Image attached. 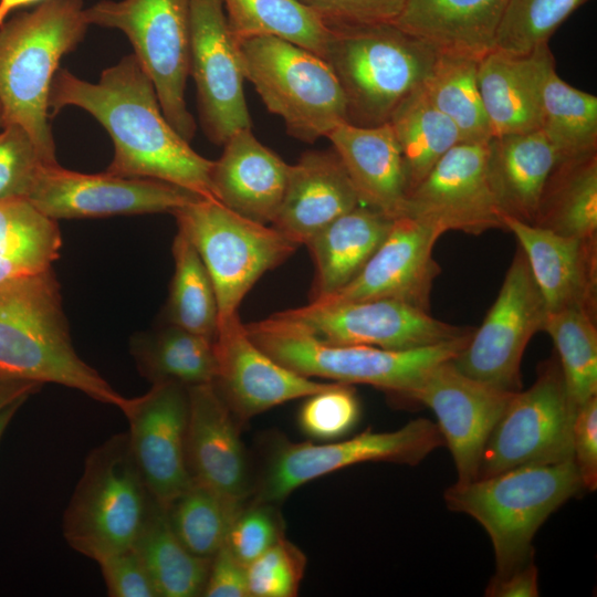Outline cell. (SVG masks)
I'll use <instances>...</instances> for the list:
<instances>
[{"mask_svg": "<svg viewBox=\"0 0 597 597\" xmlns=\"http://www.w3.org/2000/svg\"><path fill=\"white\" fill-rule=\"evenodd\" d=\"M67 106L91 114L111 136L114 156L106 172L157 179L214 198L213 160L195 151L167 121L155 86L134 53L105 69L95 83L59 69L49 93L50 117Z\"/></svg>", "mask_w": 597, "mask_h": 597, "instance_id": "1", "label": "cell"}, {"mask_svg": "<svg viewBox=\"0 0 597 597\" xmlns=\"http://www.w3.org/2000/svg\"><path fill=\"white\" fill-rule=\"evenodd\" d=\"M0 375L62 385L121 411L128 399L75 352L52 269L0 286Z\"/></svg>", "mask_w": 597, "mask_h": 597, "instance_id": "2", "label": "cell"}, {"mask_svg": "<svg viewBox=\"0 0 597 597\" xmlns=\"http://www.w3.org/2000/svg\"><path fill=\"white\" fill-rule=\"evenodd\" d=\"M84 9L82 0H43L0 25L3 126L24 128L50 164H57L50 87L61 59L77 48L90 27Z\"/></svg>", "mask_w": 597, "mask_h": 597, "instance_id": "3", "label": "cell"}, {"mask_svg": "<svg viewBox=\"0 0 597 597\" xmlns=\"http://www.w3.org/2000/svg\"><path fill=\"white\" fill-rule=\"evenodd\" d=\"M583 489L574 460L527 464L454 483L444 492L447 506L470 515L491 538L496 573L503 575L532 559L540 526Z\"/></svg>", "mask_w": 597, "mask_h": 597, "instance_id": "4", "label": "cell"}, {"mask_svg": "<svg viewBox=\"0 0 597 597\" xmlns=\"http://www.w3.org/2000/svg\"><path fill=\"white\" fill-rule=\"evenodd\" d=\"M324 60L342 87L347 123L375 127L418 91L438 53L394 23L329 28Z\"/></svg>", "mask_w": 597, "mask_h": 597, "instance_id": "5", "label": "cell"}, {"mask_svg": "<svg viewBox=\"0 0 597 597\" xmlns=\"http://www.w3.org/2000/svg\"><path fill=\"white\" fill-rule=\"evenodd\" d=\"M244 327L262 350L303 376L366 384L406 399L432 368L453 359L473 334L439 345L392 350L325 344L274 314Z\"/></svg>", "mask_w": 597, "mask_h": 597, "instance_id": "6", "label": "cell"}, {"mask_svg": "<svg viewBox=\"0 0 597 597\" xmlns=\"http://www.w3.org/2000/svg\"><path fill=\"white\" fill-rule=\"evenodd\" d=\"M153 503L127 434L116 433L85 458L63 515V536L74 551L97 563L134 546Z\"/></svg>", "mask_w": 597, "mask_h": 597, "instance_id": "7", "label": "cell"}, {"mask_svg": "<svg viewBox=\"0 0 597 597\" xmlns=\"http://www.w3.org/2000/svg\"><path fill=\"white\" fill-rule=\"evenodd\" d=\"M238 43L244 78L291 137L313 144L347 123L345 97L329 64L292 42L252 36Z\"/></svg>", "mask_w": 597, "mask_h": 597, "instance_id": "8", "label": "cell"}, {"mask_svg": "<svg viewBox=\"0 0 597 597\" xmlns=\"http://www.w3.org/2000/svg\"><path fill=\"white\" fill-rule=\"evenodd\" d=\"M171 213L211 277L219 320L238 314L258 280L298 248L272 224L248 219L214 198H200Z\"/></svg>", "mask_w": 597, "mask_h": 597, "instance_id": "9", "label": "cell"}, {"mask_svg": "<svg viewBox=\"0 0 597 597\" xmlns=\"http://www.w3.org/2000/svg\"><path fill=\"white\" fill-rule=\"evenodd\" d=\"M191 0H101L84 9L88 25L122 31L150 77L161 111L190 143L197 124L185 92L190 64Z\"/></svg>", "mask_w": 597, "mask_h": 597, "instance_id": "10", "label": "cell"}, {"mask_svg": "<svg viewBox=\"0 0 597 597\" xmlns=\"http://www.w3.org/2000/svg\"><path fill=\"white\" fill-rule=\"evenodd\" d=\"M575 413L559 365L546 362L535 383L509 400L484 447L476 479L521 465L573 460Z\"/></svg>", "mask_w": 597, "mask_h": 597, "instance_id": "11", "label": "cell"}, {"mask_svg": "<svg viewBox=\"0 0 597 597\" xmlns=\"http://www.w3.org/2000/svg\"><path fill=\"white\" fill-rule=\"evenodd\" d=\"M444 443L437 423L415 419L395 431L367 430L338 442L280 440L270 454L259 502H277L303 484L346 467L371 461L416 465Z\"/></svg>", "mask_w": 597, "mask_h": 597, "instance_id": "12", "label": "cell"}, {"mask_svg": "<svg viewBox=\"0 0 597 597\" xmlns=\"http://www.w3.org/2000/svg\"><path fill=\"white\" fill-rule=\"evenodd\" d=\"M331 345H367L392 350L428 347L473 333L409 303L389 300L310 302L274 314Z\"/></svg>", "mask_w": 597, "mask_h": 597, "instance_id": "13", "label": "cell"}, {"mask_svg": "<svg viewBox=\"0 0 597 597\" xmlns=\"http://www.w3.org/2000/svg\"><path fill=\"white\" fill-rule=\"evenodd\" d=\"M546 316L545 302L519 247L484 321L451 362L473 379L520 391L524 350L533 335L543 331Z\"/></svg>", "mask_w": 597, "mask_h": 597, "instance_id": "14", "label": "cell"}, {"mask_svg": "<svg viewBox=\"0 0 597 597\" xmlns=\"http://www.w3.org/2000/svg\"><path fill=\"white\" fill-rule=\"evenodd\" d=\"M189 75L201 128L212 144L222 146L235 132L251 128L240 52L222 0H191Z\"/></svg>", "mask_w": 597, "mask_h": 597, "instance_id": "15", "label": "cell"}, {"mask_svg": "<svg viewBox=\"0 0 597 597\" xmlns=\"http://www.w3.org/2000/svg\"><path fill=\"white\" fill-rule=\"evenodd\" d=\"M203 198L184 187L150 178L83 174L45 165L28 196L54 220L172 212Z\"/></svg>", "mask_w": 597, "mask_h": 597, "instance_id": "16", "label": "cell"}, {"mask_svg": "<svg viewBox=\"0 0 597 597\" xmlns=\"http://www.w3.org/2000/svg\"><path fill=\"white\" fill-rule=\"evenodd\" d=\"M128 421L132 457L154 500L165 509L191 483L187 462L188 387L151 384L128 398L122 410Z\"/></svg>", "mask_w": 597, "mask_h": 597, "instance_id": "17", "label": "cell"}, {"mask_svg": "<svg viewBox=\"0 0 597 597\" xmlns=\"http://www.w3.org/2000/svg\"><path fill=\"white\" fill-rule=\"evenodd\" d=\"M401 216L427 221L443 232L481 234L503 228L488 174L486 143H459L407 196Z\"/></svg>", "mask_w": 597, "mask_h": 597, "instance_id": "18", "label": "cell"}, {"mask_svg": "<svg viewBox=\"0 0 597 597\" xmlns=\"http://www.w3.org/2000/svg\"><path fill=\"white\" fill-rule=\"evenodd\" d=\"M451 360L432 368L409 400L427 406L437 416L454 460L455 483L464 484L476 479L484 447L514 392L462 374Z\"/></svg>", "mask_w": 597, "mask_h": 597, "instance_id": "19", "label": "cell"}, {"mask_svg": "<svg viewBox=\"0 0 597 597\" xmlns=\"http://www.w3.org/2000/svg\"><path fill=\"white\" fill-rule=\"evenodd\" d=\"M213 345V385L234 417L242 420L332 384L316 381L273 359L252 341L239 314L219 320Z\"/></svg>", "mask_w": 597, "mask_h": 597, "instance_id": "20", "label": "cell"}, {"mask_svg": "<svg viewBox=\"0 0 597 597\" xmlns=\"http://www.w3.org/2000/svg\"><path fill=\"white\" fill-rule=\"evenodd\" d=\"M443 233L417 218H395L387 237L359 274L335 294L315 302L389 298L429 312L433 282L441 273L433 248Z\"/></svg>", "mask_w": 597, "mask_h": 597, "instance_id": "21", "label": "cell"}, {"mask_svg": "<svg viewBox=\"0 0 597 597\" xmlns=\"http://www.w3.org/2000/svg\"><path fill=\"white\" fill-rule=\"evenodd\" d=\"M187 462L191 479L244 501L247 457L234 415L213 383L188 387Z\"/></svg>", "mask_w": 597, "mask_h": 597, "instance_id": "22", "label": "cell"}, {"mask_svg": "<svg viewBox=\"0 0 597 597\" xmlns=\"http://www.w3.org/2000/svg\"><path fill=\"white\" fill-rule=\"evenodd\" d=\"M517 239L547 312L580 307L596 314V239L557 234L503 216Z\"/></svg>", "mask_w": 597, "mask_h": 597, "instance_id": "23", "label": "cell"}, {"mask_svg": "<svg viewBox=\"0 0 597 597\" xmlns=\"http://www.w3.org/2000/svg\"><path fill=\"white\" fill-rule=\"evenodd\" d=\"M212 161L213 197L232 211L272 224L286 189L290 165L253 135L251 128L235 132Z\"/></svg>", "mask_w": 597, "mask_h": 597, "instance_id": "24", "label": "cell"}, {"mask_svg": "<svg viewBox=\"0 0 597 597\" xmlns=\"http://www.w3.org/2000/svg\"><path fill=\"white\" fill-rule=\"evenodd\" d=\"M362 205L333 148L304 151L290 165L285 193L272 223L298 247L342 214Z\"/></svg>", "mask_w": 597, "mask_h": 597, "instance_id": "25", "label": "cell"}, {"mask_svg": "<svg viewBox=\"0 0 597 597\" xmlns=\"http://www.w3.org/2000/svg\"><path fill=\"white\" fill-rule=\"evenodd\" d=\"M327 138L362 205L395 219L404 212L407 187L402 158L389 123L359 127L343 123Z\"/></svg>", "mask_w": 597, "mask_h": 597, "instance_id": "26", "label": "cell"}, {"mask_svg": "<svg viewBox=\"0 0 597 597\" xmlns=\"http://www.w3.org/2000/svg\"><path fill=\"white\" fill-rule=\"evenodd\" d=\"M507 0H408L394 24L438 54L482 59L494 49Z\"/></svg>", "mask_w": 597, "mask_h": 597, "instance_id": "27", "label": "cell"}, {"mask_svg": "<svg viewBox=\"0 0 597 597\" xmlns=\"http://www.w3.org/2000/svg\"><path fill=\"white\" fill-rule=\"evenodd\" d=\"M548 44L526 55L493 49L478 61L476 81L491 136L540 129V81Z\"/></svg>", "mask_w": 597, "mask_h": 597, "instance_id": "28", "label": "cell"}, {"mask_svg": "<svg viewBox=\"0 0 597 597\" xmlns=\"http://www.w3.org/2000/svg\"><path fill=\"white\" fill-rule=\"evenodd\" d=\"M392 221L384 212L359 205L314 234L305 243L315 266L310 302L324 300L353 281L383 243Z\"/></svg>", "mask_w": 597, "mask_h": 597, "instance_id": "29", "label": "cell"}, {"mask_svg": "<svg viewBox=\"0 0 597 597\" xmlns=\"http://www.w3.org/2000/svg\"><path fill=\"white\" fill-rule=\"evenodd\" d=\"M488 174L503 216L533 224L558 156L541 129L491 136Z\"/></svg>", "mask_w": 597, "mask_h": 597, "instance_id": "30", "label": "cell"}, {"mask_svg": "<svg viewBox=\"0 0 597 597\" xmlns=\"http://www.w3.org/2000/svg\"><path fill=\"white\" fill-rule=\"evenodd\" d=\"M533 224L565 237L596 239L597 151L555 165Z\"/></svg>", "mask_w": 597, "mask_h": 597, "instance_id": "31", "label": "cell"}, {"mask_svg": "<svg viewBox=\"0 0 597 597\" xmlns=\"http://www.w3.org/2000/svg\"><path fill=\"white\" fill-rule=\"evenodd\" d=\"M130 353L138 371L151 384L172 381L190 387L213 383L216 377L213 339L170 323L136 336Z\"/></svg>", "mask_w": 597, "mask_h": 597, "instance_id": "32", "label": "cell"}, {"mask_svg": "<svg viewBox=\"0 0 597 597\" xmlns=\"http://www.w3.org/2000/svg\"><path fill=\"white\" fill-rule=\"evenodd\" d=\"M540 113V129L559 160L597 151V96L563 81L553 54L541 74Z\"/></svg>", "mask_w": 597, "mask_h": 597, "instance_id": "33", "label": "cell"}, {"mask_svg": "<svg viewBox=\"0 0 597 597\" xmlns=\"http://www.w3.org/2000/svg\"><path fill=\"white\" fill-rule=\"evenodd\" d=\"M158 597L202 596L211 558L191 553L174 532L167 511L155 500L133 546Z\"/></svg>", "mask_w": 597, "mask_h": 597, "instance_id": "34", "label": "cell"}, {"mask_svg": "<svg viewBox=\"0 0 597 597\" xmlns=\"http://www.w3.org/2000/svg\"><path fill=\"white\" fill-rule=\"evenodd\" d=\"M388 123L400 149L407 193L448 150L463 142L453 122L429 102L421 87L399 105Z\"/></svg>", "mask_w": 597, "mask_h": 597, "instance_id": "35", "label": "cell"}, {"mask_svg": "<svg viewBox=\"0 0 597 597\" xmlns=\"http://www.w3.org/2000/svg\"><path fill=\"white\" fill-rule=\"evenodd\" d=\"M222 3L235 42L270 35L324 59L331 30L313 9L300 0H222Z\"/></svg>", "mask_w": 597, "mask_h": 597, "instance_id": "36", "label": "cell"}, {"mask_svg": "<svg viewBox=\"0 0 597 597\" xmlns=\"http://www.w3.org/2000/svg\"><path fill=\"white\" fill-rule=\"evenodd\" d=\"M476 70L478 60L438 54L421 86L429 102L453 122L465 143H486L491 137Z\"/></svg>", "mask_w": 597, "mask_h": 597, "instance_id": "37", "label": "cell"}, {"mask_svg": "<svg viewBox=\"0 0 597 597\" xmlns=\"http://www.w3.org/2000/svg\"><path fill=\"white\" fill-rule=\"evenodd\" d=\"M243 502L192 480L166 511L181 543L191 553L211 558L226 544Z\"/></svg>", "mask_w": 597, "mask_h": 597, "instance_id": "38", "label": "cell"}, {"mask_svg": "<svg viewBox=\"0 0 597 597\" xmlns=\"http://www.w3.org/2000/svg\"><path fill=\"white\" fill-rule=\"evenodd\" d=\"M596 314L580 307L547 312L543 331L552 337L559 356L566 392L572 407L597 394Z\"/></svg>", "mask_w": 597, "mask_h": 597, "instance_id": "39", "label": "cell"}, {"mask_svg": "<svg viewBox=\"0 0 597 597\" xmlns=\"http://www.w3.org/2000/svg\"><path fill=\"white\" fill-rule=\"evenodd\" d=\"M172 256L167 323L214 339L219 323L214 287L195 247L180 231L172 242Z\"/></svg>", "mask_w": 597, "mask_h": 597, "instance_id": "40", "label": "cell"}, {"mask_svg": "<svg viewBox=\"0 0 597 597\" xmlns=\"http://www.w3.org/2000/svg\"><path fill=\"white\" fill-rule=\"evenodd\" d=\"M61 247L56 220L25 198L0 200V256L35 274L51 269Z\"/></svg>", "mask_w": 597, "mask_h": 597, "instance_id": "41", "label": "cell"}, {"mask_svg": "<svg viewBox=\"0 0 597 597\" xmlns=\"http://www.w3.org/2000/svg\"><path fill=\"white\" fill-rule=\"evenodd\" d=\"M589 0H507L494 49L526 55L549 39L580 6Z\"/></svg>", "mask_w": 597, "mask_h": 597, "instance_id": "42", "label": "cell"}, {"mask_svg": "<svg viewBox=\"0 0 597 597\" xmlns=\"http://www.w3.org/2000/svg\"><path fill=\"white\" fill-rule=\"evenodd\" d=\"M360 418V404L352 385L333 381L306 397L298 427L318 441H332L352 431Z\"/></svg>", "mask_w": 597, "mask_h": 597, "instance_id": "43", "label": "cell"}, {"mask_svg": "<svg viewBox=\"0 0 597 597\" xmlns=\"http://www.w3.org/2000/svg\"><path fill=\"white\" fill-rule=\"evenodd\" d=\"M305 567V555L282 535L271 547L247 565L250 596H296Z\"/></svg>", "mask_w": 597, "mask_h": 597, "instance_id": "44", "label": "cell"}, {"mask_svg": "<svg viewBox=\"0 0 597 597\" xmlns=\"http://www.w3.org/2000/svg\"><path fill=\"white\" fill-rule=\"evenodd\" d=\"M45 165L54 164L44 159L24 128L4 125L0 130V200L27 199Z\"/></svg>", "mask_w": 597, "mask_h": 597, "instance_id": "45", "label": "cell"}, {"mask_svg": "<svg viewBox=\"0 0 597 597\" xmlns=\"http://www.w3.org/2000/svg\"><path fill=\"white\" fill-rule=\"evenodd\" d=\"M242 509L234 520L226 545L243 564L249 565L281 536L280 523L266 503Z\"/></svg>", "mask_w": 597, "mask_h": 597, "instance_id": "46", "label": "cell"}, {"mask_svg": "<svg viewBox=\"0 0 597 597\" xmlns=\"http://www.w3.org/2000/svg\"><path fill=\"white\" fill-rule=\"evenodd\" d=\"M328 28L394 23L408 0H300Z\"/></svg>", "mask_w": 597, "mask_h": 597, "instance_id": "47", "label": "cell"}, {"mask_svg": "<svg viewBox=\"0 0 597 597\" xmlns=\"http://www.w3.org/2000/svg\"><path fill=\"white\" fill-rule=\"evenodd\" d=\"M111 597H158L150 576L134 547L98 561Z\"/></svg>", "mask_w": 597, "mask_h": 597, "instance_id": "48", "label": "cell"}, {"mask_svg": "<svg viewBox=\"0 0 597 597\" xmlns=\"http://www.w3.org/2000/svg\"><path fill=\"white\" fill-rule=\"evenodd\" d=\"M573 460L578 469L583 488L597 486V396L576 410L572 429Z\"/></svg>", "mask_w": 597, "mask_h": 597, "instance_id": "49", "label": "cell"}, {"mask_svg": "<svg viewBox=\"0 0 597 597\" xmlns=\"http://www.w3.org/2000/svg\"><path fill=\"white\" fill-rule=\"evenodd\" d=\"M206 597H249L247 566L224 544L212 557L202 591Z\"/></svg>", "mask_w": 597, "mask_h": 597, "instance_id": "50", "label": "cell"}, {"mask_svg": "<svg viewBox=\"0 0 597 597\" xmlns=\"http://www.w3.org/2000/svg\"><path fill=\"white\" fill-rule=\"evenodd\" d=\"M538 595V570L533 559L506 574L494 575L485 589L488 597H537Z\"/></svg>", "mask_w": 597, "mask_h": 597, "instance_id": "51", "label": "cell"}, {"mask_svg": "<svg viewBox=\"0 0 597 597\" xmlns=\"http://www.w3.org/2000/svg\"><path fill=\"white\" fill-rule=\"evenodd\" d=\"M40 386L41 384L29 380L0 378V412L14 402L25 400Z\"/></svg>", "mask_w": 597, "mask_h": 597, "instance_id": "52", "label": "cell"}, {"mask_svg": "<svg viewBox=\"0 0 597 597\" xmlns=\"http://www.w3.org/2000/svg\"><path fill=\"white\" fill-rule=\"evenodd\" d=\"M42 1L43 0H0V25L7 21L8 15L14 10Z\"/></svg>", "mask_w": 597, "mask_h": 597, "instance_id": "53", "label": "cell"}, {"mask_svg": "<svg viewBox=\"0 0 597 597\" xmlns=\"http://www.w3.org/2000/svg\"><path fill=\"white\" fill-rule=\"evenodd\" d=\"M22 275L28 274L22 273L17 266L0 256V286Z\"/></svg>", "mask_w": 597, "mask_h": 597, "instance_id": "54", "label": "cell"}, {"mask_svg": "<svg viewBox=\"0 0 597 597\" xmlns=\"http://www.w3.org/2000/svg\"><path fill=\"white\" fill-rule=\"evenodd\" d=\"M24 401L25 400L14 402L0 412V440L6 429L8 428L10 421L12 420L13 416L15 415V412L18 411V409L22 406Z\"/></svg>", "mask_w": 597, "mask_h": 597, "instance_id": "55", "label": "cell"}, {"mask_svg": "<svg viewBox=\"0 0 597 597\" xmlns=\"http://www.w3.org/2000/svg\"><path fill=\"white\" fill-rule=\"evenodd\" d=\"M2 126H3V119H2V108L0 104V129L2 128Z\"/></svg>", "mask_w": 597, "mask_h": 597, "instance_id": "56", "label": "cell"}, {"mask_svg": "<svg viewBox=\"0 0 597 597\" xmlns=\"http://www.w3.org/2000/svg\"><path fill=\"white\" fill-rule=\"evenodd\" d=\"M0 378H3V377H1V375H0Z\"/></svg>", "mask_w": 597, "mask_h": 597, "instance_id": "57", "label": "cell"}]
</instances>
